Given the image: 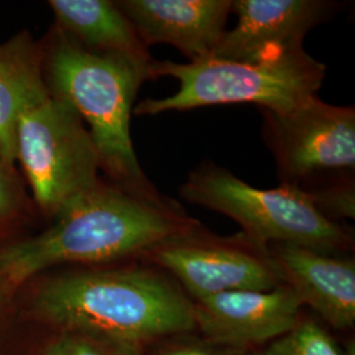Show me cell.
Segmentation results:
<instances>
[{
	"label": "cell",
	"mask_w": 355,
	"mask_h": 355,
	"mask_svg": "<svg viewBox=\"0 0 355 355\" xmlns=\"http://www.w3.org/2000/svg\"><path fill=\"white\" fill-rule=\"evenodd\" d=\"M200 227L159 192L142 193L101 180L67 204L49 228L0 248V297L51 267L140 259L154 246Z\"/></svg>",
	"instance_id": "cell-1"
},
{
	"label": "cell",
	"mask_w": 355,
	"mask_h": 355,
	"mask_svg": "<svg viewBox=\"0 0 355 355\" xmlns=\"http://www.w3.org/2000/svg\"><path fill=\"white\" fill-rule=\"evenodd\" d=\"M33 306L58 331L140 350L195 331L189 295L164 270L139 259L51 275L38 283Z\"/></svg>",
	"instance_id": "cell-2"
},
{
	"label": "cell",
	"mask_w": 355,
	"mask_h": 355,
	"mask_svg": "<svg viewBox=\"0 0 355 355\" xmlns=\"http://www.w3.org/2000/svg\"><path fill=\"white\" fill-rule=\"evenodd\" d=\"M153 64L89 51L55 28L44 51V73L53 96L73 105L87 123L103 170L128 190L158 191L145 175L130 137V117Z\"/></svg>",
	"instance_id": "cell-3"
},
{
	"label": "cell",
	"mask_w": 355,
	"mask_h": 355,
	"mask_svg": "<svg viewBox=\"0 0 355 355\" xmlns=\"http://www.w3.org/2000/svg\"><path fill=\"white\" fill-rule=\"evenodd\" d=\"M325 74V64L304 48L255 62L212 55L189 64L154 61L152 79L175 78L179 89L168 98L145 99L133 112L159 114L239 103L257 104L263 111L286 112L318 96Z\"/></svg>",
	"instance_id": "cell-4"
},
{
	"label": "cell",
	"mask_w": 355,
	"mask_h": 355,
	"mask_svg": "<svg viewBox=\"0 0 355 355\" xmlns=\"http://www.w3.org/2000/svg\"><path fill=\"white\" fill-rule=\"evenodd\" d=\"M179 193L189 203L228 216L242 233L266 246L292 243L331 255L354 248L350 229L322 215L299 184L282 183L278 189L261 190L227 168L204 164L191 173Z\"/></svg>",
	"instance_id": "cell-5"
},
{
	"label": "cell",
	"mask_w": 355,
	"mask_h": 355,
	"mask_svg": "<svg viewBox=\"0 0 355 355\" xmlns=\"http://www.w3.org/2000/svg\"><path fill=\"white\" fill-rule=\"evenodd\" d=\"M15 145L33 199L51 218L101 182L89 129L71 104L51 94L21 114Z\"/></svg>",
	"instance_id": "cell-6"
},
{
	"label": "cell",
	"mask_w": 355,
	"mask_h": 355,
	"mask_svg": "<svg viewBox=\"0 0 355 355\" xmlns=\"http://www.w3.org/2000/svg\"><path fill=\"white\" fill-rule=\"evenodd\" d=\"M139 261L164 270L191 300L223 292L268 291L282 284L268 246L242 232L223 237L202 225L154 246Z\"/></svg>",
	"instance_id": "cell-7"
},
{
	"label": "cell",
	"mask_w": 355,
	"mask_h": 355,
	"mask_svg": "<svg viewBox=\"0 0 355 355\" xmlns=\"http://www.w3.org/2000/svg\"><path fill=\"white\" fill-rule=\"evenodd\" d=\"M263 135L282 183L330 170H354V107H338L318 96L286 112L263 111Z\"/></svg>",
	"instance_id": "cell-8"
},
{
	"label": "cell",
	"mask_w": 355,
	"mask_h": 355,
	"mask_svg": "<svg viewBox=\"0 0 355 355\" xmlns=\"http://www.w3.org/2000/svg\"><path fill=\"white\" fill-rule=\"evenodd\" d=\"M195 333L229 352H249L291 330L304 308L282 283L268 291H229L191 300Z\"/></svg>",
	"instance_id": "cell-9"
},
{
	"label": "cell",
	"mask_w": 355,
	"mask_h": 355,
	"mask_svg": "<svg viewBox=\"0 0 355 355\" xmlns=\"http://www.w3.org/2000/svg\"><path fill=\"white\" fill-rule=\"evenodd\" d=\"M337 6L324 0H232L239 23L223 35L211 55L255 62L302 49L306 33Z\"/></svg>",
	"instance_id": "cell-10"
},
{
	"label": "cell",
	"mask_w": 355,
	"mask_h": 355,
	"mask_svg": "<svg viewBox=\"0 0 355 355\" xmlns=\"http://www.w3.org/2000/svg\"><path fill=\"white\" fill-rule=\"evenodd\" d=\"M268 252L282 283L331 329L355 327V261L292 243H270Z\"/></svg>",
	"instance_id": "cell-11"
},
{
	"label": "cell",
	"mask_w": 355,
	"mask_h": 355,
	"mask_svg": "<svg viewBox=\"0 0 355 355\" xmlns=\"http://www.w3.org/2000/svg\"><path fill=\"white\" fill-rule=\"evenodd\" d=\"M146 48L168 44L190 62L211 55L227 32L232 0L116 1Z\"/></svg>",
	"instance_id": "cell-12"
},
{
	"label": "cell",
	"mask_w": 355,
	"mask_h": 355,
	"mask_svg": "<svg viewBox=\"0 0 355 355\" xmlns=\"http://www.w3.org/2000/svg\"><path fill=\"white\" fill-rule=\"evenodd\" d=\"M51 96L44 73V49L24 31L0 44V150L16 164V127L26 108Z\"/></svg>",
	"instance_id": "cell-13"
},
{
	"label": "cell",
	"mask_w": 355,
	"mask_h": 355,
	"mask_svg": "<svg viewBox=\"0 0 355 355\" xmlns=\"http://www.w3.org/2000/svg\"><path fill=\"white\" fill-rule=\"evenodd\" d=\"M55 28L89 51L153 64L149 48L116 1L51 0Z\"/></svg>",
	"instance_id": "cell-14"
},
{
	"label": "cell",
	"mask_w": 355,
	"mask_h": 355,
	"mask_svg": "<svg viewBox=\"0 0 355 355\" xmlns=\"http://www.w3.org/2000/svg\"><path fill=\"white\" fill-rule=\"evenodd\" d=\"M233 355H352L318 320L303 316L299 322L271 343Z\"/></svg>",
	"instance_id": "cell-15"
},
{
	"label": "cell",
	"mask_w": 355,
	"mask_h": 355,
	"mask_svg": "<svg viewBox=\"0 0 355 355\" xmlns=\"http://www.w3.org/2000/svg\"><path fill=\"white\" fill-rule=\"evenodd\" d=\"M142 352L76 331H60L42 355H142Z\"/></svg>",
	"instance_id": "cell-16"
},
{
	"label": "cell",
	"mask_w": 355,
	"mask_h": 355,
	"mask_svg": "<svg viewBox=\"0 0 355 355\" xmlns=\"http://www.w3.org/2000/svg\"><path fill=\"white\" fill-rule=\"evenodd\" d=\"M318 211L333 221L354 218V182L349 178L321 190L308 191Z\"/></svg>",
	"instance_id": "cell-17"
},
{
	"label": "cell",
	"mask_w": 355,
	"mask_h": 355,
	"mask_svg": "<svg viewBox=\"0 0 355 355\" xmlns=\"http://www.w3.org/2000/svg\"><path fill=\"white\" fill-rule=\"evenodd\" d=\"M142 355H233L232 352L205 341L195 331L177 334L153 343Z\"/></svg>",
	"instance_id": "cell-18"
},
{
	"label": "cell",
	"mask_w": 355,
	"mask_h": 355,
	"mask_svg": "<svg viewBox=\"0 0 355 355\" xmlns=\"http://www.w3.org/2000/svg\"><path fill=\"white\" fill-rule=\"evenodd\" d=\"M23 207L20 180L0 150V223L11 218Z\"/></svg>",
	"instance_id": "cell-19"
}]
</instances>
